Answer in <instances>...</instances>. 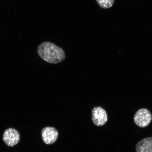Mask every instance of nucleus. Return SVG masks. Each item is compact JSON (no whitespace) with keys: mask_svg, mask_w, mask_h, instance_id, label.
<instances>
[{"mask_svg":"<svg viewBox=\"0 0 152 152\" xmlns=\"http://www.w3.org/2000/svg\"><path fill=\"white\" fill-rule=\"evenodd\" d=\"M3 140L7 146L13 147L20 141V134L16 129L9 128L6 130L4 133Z\"/></svg>","mask_w":152,"mask_h":152,"instance_id":"20e7f679","label":"nucleus"},{"mask_svg":"<svg viewBox=\"0 0 152 152\" xmlns=\"http://www.w3.org/2000/svg\"><path fill=\"white\" fill-rule=\"evenodd\" d=\"M58 133L56 128L45 127L42 130V137L44 142L47 145L54 143L58 137Z\"/></svg>","mask_w":152,"mask_h":152,"instance_id":"39448f33","label":"nucleus"},{"mask_svg":"<svg viewBox=\"0 0 152 152\" xmlns=\"http://www.w3.org/2000/svg\"><path fill=\"white\" fill-rule=\"evenodd\" d=\"M152 119L151 114L146 109L138 110L135 114L134 121L135 124L141 128L147 127L151 123Z\"/></svg>","mask_w":152,"mask_h":152,"instance_id":"f03ea898","label":"nucleus"},{"mask_svg":"<svg viewBox=\"0 0 152 152\" xmlns=\"http://www.w3.org/2000/svg\"><path fill=\"white\" fill-rule=\"evenodd\" d=\"M97 3L102 8L107 9L113 7L115 0H96Z\"/></svg>","mask_w":152,"mask_h":152,"instance_id":"0eeeda50","label":"nucleus"},{"mask_svg":"<svg viewBox=\"0 0 152 152\" xmlns=\"http://www.w3.org/2000/svg\"><path fill=\"white\" fill-rule=\"evenodd\" d=\"M37 53L43 60L51 64L60 63L66 58L63 49L49 42L41 43L38 47Z\"/></svg>","mask_w":152,"mask_h":152,"instance_id":"f257e3e1","label":"nucleus"},{"mask_svg":"<svg viewBox=\"0 0 152 152\" xmlns=\"http://www.w3.org/2000/svg\"><path fill=\"white\" fill-rule=\"evenodd\" d=\"M137 152H152V137L143 139L136 145Z\"/></svg>","mask_w":152,"mask_h":152,"instance_id":"423d86ee","label":"nucleus"},{"mask_svg":"<svg viewBox=\"0 0 152 152\" xmlns=\"http://www.w3.org/2000/svg\"><path fill=\"white\" fill-rule=\"evenodd\" d=\"M92 120L97 126H103L108 120L107 114L105 110L100 106H96L92 111Z\"/></svg>","mask_w":152,"mask_h":152,"instance_id":"7ed1b4c3","label":"nucleus"}]
</instances>
